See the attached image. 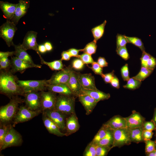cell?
Listing matches in <instances>:
<instances>
[{
  "label": "cell",
  "instance_id": "obj_1",
  "mask_svg": "<svg viewBox=\"0 0 156 156\" xmlns=\"http://www.w3.org/2000/svg\"><path fill=\"white\" fill-rule=\"evenodd\" d=\"M18 79L10 71L1 70L0 74V93L10 97L18 95L24 96L25 92L18 84Z\"/></svg>",
  "mask_w": 156,
  "mask_h": 156
},
{
  "label": "cell",
  "instance_id": "obj_2",
  "mask_svg": "<svg viewBox=\"0 0 156 156\" xmlns=\"http://www.w3.org/2000/svg\"><path fill=\"white\" fill-rule=\"evenodd\" d=\"M22 100L17 96L14 97L7 105L0 108V120L3 122H7L14 118L17 112L19 104Z\"/></svg>",
  "mask_w": 156,
  "mask_h": 156
},
{
  "label": "cell",
  "instance_id": "obj_3",
  "mask_svg": "<svg viewBox=\"0 0 156 156\" xmlns=\"http://www.w3.org/2000/svg\"><path fill=\"white\" fill-rule=\"evenodd\" d=\"M73 96L60 94L57 96L54 109L66 115L75 113V98Z\"/></svg>",
  "mask_w": 156,
  "mask_h": 156
},
{
  "label": "cell",
  "instance_id": "obj_4",
  "mask_svg": "<svg viewBox=\"0 0 156 156\" xmlns=\"http://www.w3.org/2000/svg\"><path fill=\"white\" fill-rule=\"evenodd\" d=\"M113 140L112 149L116 147L120 148L131 144L129 128L127 127L119 129L113 130Z\"/></svg>",
  "mask_w": 156,
  "mask_h": 156
},
{
  "label": "cell",
  "instance_id": "obj_5",
  "mask_svg": "<svg viewBox=\"0 0 156 156\" xmlns=\"http://www.w3.org/2000/svg\"><path fill=\"white\" fill-rule=\"evenodd\" d=\"M17 29L16 25L8 19L1 26L0 37L4 40L8 47L14 46L13 39Z\"/></svg>",
  "mask_w": 156,
  "mask_h": 156
},
{
  "label": "cell",
  "instance_id": "obj_6",
  "mask_svg": "<svg viewBox=\"0 0 156 156\" xmlns=\"http://www.w3.org/2000/svg\"><path fill=\"white\" fill-rule=\"evenodd\" d=\"M17 83L26 92L30 91H44L48 85L47 80H20L18 79Z\"/></svg>",
  "mask_w": 156,
  "mask_h": 156
},
{
  "label": "cell",
  "instance_id": "obj_7",
  "mask_svg": "<svg viewBox=\"0 0 156 156\" xmlns=\"http://www.w3.org/2000/svg\"><path fill=\"white\" fill-rule=\"evenodd\" d=\"M13 127L10 125L9 130L0 146V151L8 147L19 146L22 144V136Z\"/></svg>",
  "mask_w": 156,
  "mask_h": 156
},
{
  "label": "cell",
  "instance_id": "obj_8",
  "mask_svg": "<svg viewBox=\"0 0 156 156\" xmlns=\"http://www.w3.org/2000/svg\"><path fill=\"white\" fill-rule=\"evenodd\" d=\"M42 111L41 109L33 111L26 106H21L14 117L13 127L19 123L27 121L38 116Z\"/></svg>",
  "mask_w": 156,
  "mask_h": 156
},
{
  "label": "cell",
  "instance_id": "obj_9",
  "mask_svg": "<svg viewBox=\"0 0 156 156\" xmlns=\"http://www.w3.org/2000/svg\"><path fill=\"white\" fill-rule=\"evenodd\" d=\"M24 96L26 106L29 109L33 111L41 109L40 92L28 91L25 93Z\"/></svg>",
  "mask_w": 156,
  "mask_h": 156
},
{
  "label": "cell",
  "instance_id": "obj_10",
  "mask_svg": "<svg viewBox=\"0 0 156 156\" xmlns=\"http://www.w3.org/2000/svg\"><path fill=\"white\" fill-rule=\"evenodd\" d=\"M40 94L42 111L54 109L57 97L55 93L42 91H40Z\"/></svg>",
  "mask_w": 156,
  "mask_h": 156
},
{
  "label": "cell",
  "instance_id": "obj_11",
  "mask_svg": "<svg viewBox=\"0 0 156 156\" xmlns=\"http://www.w3.org/2000/svg\"><path fill=\"white\" fill-rule=\"evenodd\" d=\"M72 69L70 67H66L55 73L47 80L48 85L67 84L69 80Z\"/></svg>",
  "mask_w": 156,
  "mask_h": 156
},
{
  "label": "cell",
  "instance_id": "obj_12",
  "mask_svg": "<svg viewBox=\"0 0 156 156\" xmlns=\"http://www.w3.org/2000/svg\"><path fill=\"white\" fill-rule=\"evenodd\" d=\"M43 112L58 126L60 129H66V114L55 109L46 110L43 111Z\"/></svg>",
  "mask_w": 156,
  "mask_h": 156
},
{
  "label": "cell",
  "instance_id": "obj_13",
  "mask_svg": "<svg viewBox=\"0 0 156 156\" xmlns=\"http://www.w3.org/2000/svg\"><path fill=\"white\" fill-rule=\"evenodd\" d=\"M11 70L13 73L19 72L23 73L27 69L32 68H40L42 65L37 64L35 65L26 62L16 57H12L10 62Z\"/></svg>",
  "mask_w": 156,
  "mask_h": 156
},
{
  "label": "cell",
  "instance_id": "obj_14",
  "mask_svg": "<svg viewBox=\"0 0 156 156\" xmlns=\"http://www.w3.org/2000/svg\"><path fill=\"white\" fill-rule=\"evenodd\" d=\"M37 33L34 31H28L26 34L22 44L23 47L26 50L31 49L35 51L38 53V44L36 41Z\"/></svg>",
  "mask_w": 156,
  "mask_h": 156
},
{
  "label": "cell",
  "instance_id": "obj_15",
  "mask_svg": "<svg viewBox=\"0 0 156 156\" xmlns=\"http://www.w3.org/2000/svg\"><path fill=\"white\" fill-rule=\"evenodd\" d=\"M125 119L127 127L130 129L141 127L145 121V118L135 110L133 111L131 114Z\"/></svg>",
  "mask_w": 156,
  "mask_h": 156
},
{
  "label": "cell",
  "instance_id": "obj_16",
  "mask_svg": "<svg viewBox=\"0 0 156 156\" xmlns=\"http://www.w3.org/2000/svg\"><path fill=\"white\" fill-rule=\"evenodd\" d=\"M79 73L75 72L72 69L69 80L66 84L73 95L78 96L82 94V88L78 80Z\"/></svg>",
  "mask_w": 156,
  "mask_h": 156
},
{
  "label": "cell",
  "instance_id": "obj_17",
  "mask_svg": "<svg viewBox=\"0 0 156 156\" xmlns=\"http://www.w3.org/2000/svg\"><path fill=\"white\" fill-rule=\"evenodd\" d=\"M29 1L25 0L19 1L12 18L10 20L16 25L17 24L21 18L26 13L29 7Z\"/></svg>",
  "mask_w": 156,
  "mask_h": 156
},
{
  "label": "cell",
  "instance_id": "obj_18",
  "mask_svg": "<svg viewBox=\"0 0 156 156\" xmlns=\"http://www.w3.org/2000/svg\"><path fill=\"white\" fill-rule=\"evenodd\" d=\"M78 80L82 87L84 89L96 90L94 77L91 73H79Z\"/></svg>",
  "mask_w": 156,
  "mask_h": 156
},
{
  "label": "cell",
  "instance_id": "obj_19",
  "mask_svg": "<svg viewBox=\"0 0 156 156\" xmlns=\"http://www.w3.org/2000/svg\"><path fill=\"white\" fill-rule=\"evenodd\" d=\"M103 124L108 129L112 130L127 127L125 118L119 115L113 117Z\"/></svg>",
  "mask_w": 156,
  "mask_h": 156
},
{
  "label": "cell",
  "instance_id": "obj_20",
  "mask_svg": "<svg viewBox=\"0 0 156 156\" xmlns=\"http://www.w3.org/2000/svg\"><path fill=\"white\" fill-rule=\"evenodd\" d=\"M66 136L73 133L78 130L80 127L78 119L75 113L71 114L66 120Z\"/></svg>",
  "mask_w": 156,
  "mask_h": 156
},
{
  "label": "cell",
  "instance_id": "obj_21",
  "mask_svg": "<svg viewBox=\"0 0 156 156\" xmlns=\"http://www.w3.org/2000/svg\"><path fill=\"white\" fill-rule=\"evenodd\" d=\"M78 97L79 101L86 111V114L89 115L92 112L97 103L94 99L87 94H81Z\"/></svg>",
  "mask_w": 156,
  "mask_h": 156
},
{
  "label": "cell",
  "instance_id": "obj_22",
  "mask_svg": "<svg viewBox=\"0 0 156 156\" xmlns=\"http://www.w3.org/2000/svg\"><path fill=\"white\" fill-rule=\"evenodd\" d=\"M42 116L44 125L50 133L59 137L66 135V133L62 132L58 126L48 118L44 112Z\"/></svg>",
  "mask_w": 156,
  "mask_h": 156
},
{
  "label": "cell",
  "instance_id": "obj_23",
  "mask_svg": "<svg viewBox=\"0 0 156 156\" xmlns=\"http://www.w3.org/2000/svg\"><path fill=\"white\" fill-rule=\"evenodd\" d=\"M14 46L15 49L14 55L16 57L26 62L35 65H37L34 63L31 57L27 53V50L23 47L22 44H14Z\"/></svg>",
  "mask_w": 156,
  "mask_h": 156
},
{
  "label": "cell",
  "instance_id": "obj_24",
  "mask_svg": "<svg viewBox=\"0 0 156 156\" xmlns=\"http://www.w3.org/2000/svg\"><path fill=\"white\" fill-rule=\"evenodd\" d=\"M81 94L88 95L94 99L98 103L100 101L108 99L110 97L109 93H106L99 90H89L82 88Z\"/></svg>",
  "mask_w": 156,
  "mask_h": 156
},
{
  "label": "cell",
  "instance_id": "obj_25",
  "mask_svg": "<svg viewBox=\"0 0 156 156\" xmlns=\"http://www.w3.org/2000/svg\"><path fill=\"white\" fill-rule=\"evenodd\" d=\"M47 88L49 91L60 94L67 96L74 95L71 91L66 84H60L55 85H48Z\"/></svg>",
  "mask_w": 156,
  "mask_h": 156
},
{
  "label": "cell",
  "instance_id": "obj_26",
  "mask_svg": "<svg viewBox=\"0 0 156 156\" xmlns=\"http://www.w3.org/2000/svg\"><path fill=\"white\" fill-rule=\"evenodd\" d=\"M17 4H13L7 2L0 1V8L5 17L7 19L10 20L15 12Z\"/></svg>",
  "mask_w": 156,
  "mask_h": 156
},
{
  "label": "cell",
  "instance_id": "obj_27",
  "mask_svg": "<svg viewBox=\"0 0 156 156\" xmlns=\"http://www.w3.org/2000/svg\"><path fill=\"white\" fill-rule=\"evenodd\" d=\"M129 129L130 137L131 142L137 144L144 142L143 136V130L142 127Z\"/></svg>",
  "mask_w": 156,
  "mask_h": 156
},
{
  "label": "cell",
  "instance_id": "obj_28",
  "mask_svg": "<svg viewBox=\"0 0 156 156\" xmlns=\"http://www.w3.org/2000/svg\"><path fill=\"white\" fill-rule=\"evenodd\" d=\"M40 58L41 63L47 66L52 70H60L64 68V65L61 59L51 62H47L44 61L40 54H38Z\"/></svg>",
  "mask_w": 156,
  "mask_h": 156
},
{
  "label": "cell",
  "instance_id": "obj_29",
  "mask_svg": "<svg viewBox=\"0 0 156 156\" xmlns=\"http://www.w3.org/2000/svg\"><path fill=\"white\" fill-rule=\"evenodd\" d=\"M113 130L109 129L105 136L97 143L96 145L99 146L111 147L113 143Z\"/></svg>",
  "mask_w": 156,
  "mask_h": 156
},
{
  "label": "cell",
  "instance_id": "obj_30",
  "mask_svg": "<svg viewBox=\"0 0 156 156\" xmlns=\"http://www.w3.org/2000/svg\"><path fill=\"white\" fill-rule=\"evenodd\" d=\"M106 23V21L105 20L102 23L92 29V32L95 41L97 42L103 36Z\"/></svg>",
  "mask_w": 156,
  "mask_h": 156
},
{
  "label": "cell",
  "instance_id": "obj_31",
  "mask_svg": "<svg viewBox=\"0 0 156 156\" xmlns=\"http://www.w3.org/2000/svg\"><path fill=\"white\" fill-rule=\"evenodd\" d=\"M153 70L146 67H141L139 73L133 77L140 81H143L151 74Z\"/></svg>",
  "mask_w": 156,
  "mask_h": 156
},
{
  "label": "cell",
  "instance_id": "obj_32",
  "mask_svg": "<svg viewBox=\"0 0 156 156\" xmlns=\"http://www.w3.org/2000/svg\"><path fill=\"white\" fill-rule=\"evenodd\" d=\"M109 129L104 124L95 135L92 142L96 144L106 134Z\"/></svg>",
  "mask_w": 156,
  "mask_h": 156
},
{
  "label": "cell",
  "instance_id": "obj_33",
  "mask_svg": "<svg viewBox=\"0 0 156 156\" xmlns=\"http://www.w3.org/2000/svg\"><path fill=\"white\" fill-rule=\"evenodd\" d=\"M141 84V81L132 77L129 78L127 81V83L123 87L125 88L134 90L139 88Z\"/></svg>",
  "mask_w": 156,
  "mask_h": 156
},
{
  "label": "cell",
  "instance_id": "obj_34",
  "mask_svg": "<svg viewBox=\"0 0 156 156\" xmlns=\"http://www.w3.org/2000/svg\"><path fill=\"white\" fill-rule=\"evenodd\" d=\"M128 42L139 47L142 52L145 51V48L141 40L136 37H129L125 36Z\"/></svg>",
  "mask_w": 156,
  "mask_h": 156
},
{
  "label": "cell",
  "instance_id": "obj_35",
  "mask_svg": "<svg viewBox=\"0 0 156 156\" xmlns=\"http://www.w3.org/2000/svg\"><path fill=\"white\" fill-rule=\"evenodd\" d=\"M96 145L92 141L87 145L83 153L84 156H96Z\"/></svg>",
  "mask_w": 156,
  "mask_h": 156
},
{
  "label": "cell",
  "instance_id": "obj_36",
  "mask_svg": "<svg viewBox=\"0 0 156 156\" xmlns=\"http://www.w3.org/2000/svg\"><path fill=\"white\" fill-rule=\"evenodd\" d=\"M96 42L93 40L88 44L82 49L81 51L90 55L95 53L97 48Z\"/></svg>",
  "mask_w": 156,
  "mask_h": 156
},
{
  "label": "cell",
  "instance_id": "obj_37",
  "mask_svg": "<svg viewBox=\"0 0 156 156\" xmlns=\"http://www.w3.org/2000/svg\"><path fill=\"white\" fill-rule=\"evenodd\" d=\"M111 149L110 146H99L96 145V156H106Z\"/></svg>",
  "mask_w": 156,
  "mask_h": 156
},
{
  "label": "cell",
  "instance_id": "obj_38",
  "mask_svg": "<svg viewBox=\"0 0 156 156\" xmlns=\"http://www.w3.org/2000/svg\"><path fill=\"white\" fill-rule=\"evenodd\" d=\"M116 37V49L125 46L126 44L128 43L125 35L118 34Z\"/></svg>",
  "mask_w": 156,
  "mask_h": 156
},
{
  "label": "cell",
  "instance_id": "obj_39",
  "mask_svg": "<svg viewBox=\"0 0 156 156\" xmlns=\"http://www.w3.org/2000/svg\"><path fill=\"white\" fill-rule=\"evenodd\" d=\"M10 125H0V146L2 145L5 137L7 134Z\"/></svg>",
  "mask_w": 156,
  "mask_h": 156
},
{
  "label": "cell",
  "instance_id": "obj_40",
  "mask_svg": "<svg viewBox=\"0 0 156 156\" xmlns=\"http://www.w3.org/2000/svg\"><path fill=\"white\" fill-rule=\"evenodd\" d=\"M116 51L117 54L124 60H127L129 59V55L126 46L121 47L116 49Z\"/></svg>",
  "mask_w": 156,
  "mask_h": 156
},
{
  "label": "cell",
  "instance_id": "obj_41",
  "mask_svg": "<svg viewBox=\"0 0 156 156\" xmlns=\"http://www.w3.org/2000/svg\"><path fill=\"white\" fill-rule=\"evenodd\" d=\"M145 143V152L146 154L154 151L155 149V141L149 140L144 142Z\"/></svg>",
  "mask_w": 156,
  "mask_h": 156
},
{
  "label": "cell",
  "instance_id": "obj_42",
  "mask_svg": "<svg viewBox=\"0 0 156 156\" xmlns=\"http://www.w3.org/2000/svg\"><path fill=\"white\" fill-rule=\"evenodd\" d=\"M77 57L80 59L86 64H92L94 62L91 55L85 53L79 55Z\"/></svg>",
  "mask_w": 156,
  "mask_h": 156
},
{
  "label": "cell",
  "instance_id": "obj_43",
  "mask_svg": "<svg viewBox=\"0 0 156 156\" xmlns=\"http://www.w3.org/2000/svg\"><path fill=\"white\" fill-rule=\"evenodd\" d=\"M11 66L10 62L8 57H4L0 58V69L8 70V68Z\"/></svg>",
  "mask_w": 156,
  "mask_h": 156
},
{
  "label": "cell",
  "instance_id": "obj_44",
  "mask_svg": "<svg viewBox=\"0 0 156 156\" xmlns=\"http://www.w3.org/2000/svg\"><path fill=\"white\" fill-rule=\"evenodd\" d=\"M121 73L124 81H127L129 79V70L127 64H126L121 68Z\"/></svg>",
  "mask_w": 156,
  "mask_h": 156
},
{
  "label": "cell",
  "instance_id": "obj_45",
  "mask_svg": "<svg viewBox=\"0 0 156 156\" xmlns=\"http://www.w3.org/2000/svg\"><path fill=\"white\" fill-rule=\"evenodd\" d=\"M144 130L152 131L156 130V126L155 123L152 121H146L144 122L142 127Z\"/></svg>",
  "mask_w": 156,
  "mask_h": 156
},
{
  "label": "cell",
  "instance_id": "obj_46",
  "mask_svg": "<svg viewBox=\"0 0 156 156\" xmlns=\"http://www.w3.org/2000/svg\"><path fill=\"white\" fill-rule=\"evenodd\" d=\"M151 55L146 53L145 51L142 52V54L140 58L142 67H147L148 61Z\"/></svg>",
  "mask_w": 156,
  "mask_h": 156
},
{
  "label": "cell",
  "instance_id": "obj_47",
  "mask_svg": "<svg viewBox=\"0 0 156 156\" xmlns=\"http://www.w3.org/2000/svg\"><path fill=\"white\" fill-rule=\"evenodd\" d=\"M90 68L95 74L101 75L103 73L102 68L100 66L97 62H94Z\"/></svg>",
  "mask_w": 156,
  "mask_h": 156
},
{
  "label": "cell",
  "instance_id": "obj_48",
  "mask_svg": "<svg viewBox=\"0 0 156 156\" xmlns=\"http://www.w3.org/2000/svg\"><path fill=\"white\" fill-rule=\"evenodd\" d=\"M84 64L83 62L80 59H77L73 61L72 67L75 69L80 70L83 68Z\"/></svg>",
  "mask_w": 156,
  "mask_h": 156
},
{
  "label": "cell",
  "instance_id": "obj_49",
  "mask_svg": "<svg viewBox=\"0 0 156 156\" xmlns=\"http://www.w3.org/2000/svg\"><path fill=\"white\" fill-rule=\"evenodd\" d=\"M114 71H112L111 72L106 73H103L101 76L103 79L106 83H110L114 76Z\"/></svg>",
  "mask_w": 156,
  "mask_h": 156
},
{
  "label": "cell",
  "instance_id": "obj_50",
  "mask_svg": "<svg viewBox=\"0 0 156 156\" xmlns=\"http://www.w3.org/2000/svg\"><path fill=\"white\" fill-rule=\"evenodd\" d=\"M156 66V59L152 56L148 60L147 63V67L153 70Z\"/></svg>",
  "mask_w": 156,
  "mask_h": 156
},
{
  "label": "cell",
  "instance_id": "obj_51",
  "mask_svg": "<svg viewBox=\"0 0 156 156\" xmlns=\"http://www.w3.org/2000/svg\"><path fill=\"white\" fill-rule=\"evenodd\" d=\"M153 134V133L152 131L143 130V136L144 142L151 140Z\"/></svg>",
  "mask_w": 156,
  "mask_h": 156
},
{
  "label": "cell",
  "instance_id": "obj_52",
  "mask_svg": "<svg viewBox=\"0 0 156 156\" xmlns=\"http://www.w3.org/2000/svg\"><path fill=\"white\" fill-rule=\"evenodd\" d=\"M110 83L113 87L117 89L120 88L119 79L116 76L114 75Z\"/></svg>",
  "mask_w": 156,
  "mask_h": 156
},
{
  "label": "cell",
  "instance_id": "obj_53",
  "mask_svg": "<svg viewBox=\"0 0 156 156\" xmlns=\"http://www.w3.org/2000/svg\"><path fill=\"white\" fill-rule=\"evenodd\" d=\"M97 62L102 68L108 66V63L104 57H99L98 59Z\"/></svg>",
  "mask_w": 156,
  "mask_h": 156
},
{
  "label": "cell",
  "instance_id": "obj_54",
  "mask_svg": "<svg viewBox=\"0 0 156 156\" xmlns=\"http://www.w3.org/2000/svg\"><path fill=\"white\" fill-rule=\"evenodd\" d=\"M82 49H77L72 48L69 49L67 51L69 53L71 57H77L79 56L78 53L79 51H81Z\"/></svg>",
  "mask_w": 156,
  "mask_h": 156
},
{
  "label": "cell",
  "instance_id": "obj_55",
  "mask_svg": "<svg viewBox=\"0 0 156 156\" xmlns=\"http://www.w3.org/2000/svg\"><path fill=\"white\" fill-rule=\"evenodd\" d=\"M62 58L61 59L62 60H68L71 58V56L70 55L67 51H63L61 54Z\"/></svg>",
  "mask_w": 156,
  "mask_h": 156
},
{
  "label": "cell",
  "instance_id": "obj_56",
  "mask_svg": "<svg viewBox=\"0 0 156 156\" xmlns=\"http://www.w3.org/2000/svg\"><path fill=\"white\" fill-rule=\"evenodd\" d=\"M14 55V51H7V52H0V58L4 57L9 56H12Z\"/></svg>",
  "mask_w": 156,
  "mask_h": 156
},
{
  "label": "cell",
  "instance_id": "obj_57",
  "mask_svg": "<svg viewBox=\"0 0 156 156\" xmlns=\"http://www.w3.org/2000/svg\"><path fill=\"white\" fill-rule=\"evenodd\" d=\"M38 49L39 52L41 53H44L47 51L44 44L38 45Z\"/></svg>",
  "mask_w": 156,
  "mask_h": 156
},
{
  "label": "cell",
  "instance_id": "obj_58",
  "mask_svg": "<svg viewBox=\"0 0 156 156\" xmlns=\"http://www.w3.org/2000/svg\"><path fill=\"white\" fill-rule=\"evenodd\" d=\"M47 51H50L51 50L53 49V47L51 44L49 42H46L44 44Z\"/></svg>",
  "mask_w": 156,
  "mask_h": 156
},
{
  "label": "cell",
  "instance_id": "obj_59",
  "mask_svg": "<svg viewBox=\"0 0 156 156\" xmlns=\"http://www.w3.org/2000/svg\"><path fill=\"white\" fill-rule=\"evenodd\" d=\"M151 121L155 123L156 126V107L155 109L153 116Z\"/></svg>",
  "mask_w": 156,
  "mask_h": 156
},
{
  "label": "cell",
  "instance_id": "obj_60",
  "mask_svg": "<svg viewBox=\"0 0 156 156\" xmlns=\"http://www.w3.org/2000/svg\"><path fill=\"white\" fill-rule=\"evenodd\" d=\"M154 151L149 153L146 154V155L148 156H155V152Z\"/></svg>",
  "mask_w": 156,
  "mask_h": 156
},
{
  "label": "cell",
  "instance_id": "obj_61",
  "mask_svg": "<svg viewBox=\"0 0 156 156\" xmlns=\"http://www.w3.org/2000/svg\"><path fill=\"white\" fill-rule=\"evenodd\" d=\"M155 141V149L156 150V139Z\"/></svg>",
  "mask_w": 156,
  "mask_h": 156
},
{
  "label": "cell",
  "instance_id": "obj_62",
  "mask_svg": "<svg viewBox=\"0 0 156 156\" xmlns=\"http://www.w3.org/2000/svg\"><path fill=\"white\" fill-rule=\"evenodd\" d=\"M155 136L156 137V130H155Z\"/></svg>",
  "mask_w": 156,
  "mask_h": 156
},
{
  "label": "cell",
  "instance_id": "obj_63",
  "mask_svg": "<svg viewBox=\"0 0 156 156\" xmlns=\"http://www.w3.org/2000/svg\"><path fill=\"white\" fill-rule=\"evenodd\" d=\"M155 156H156V150H155Z\"/></svg>",
  "mask_w": 156,
  "mask_h": 156
}]
</instances>
